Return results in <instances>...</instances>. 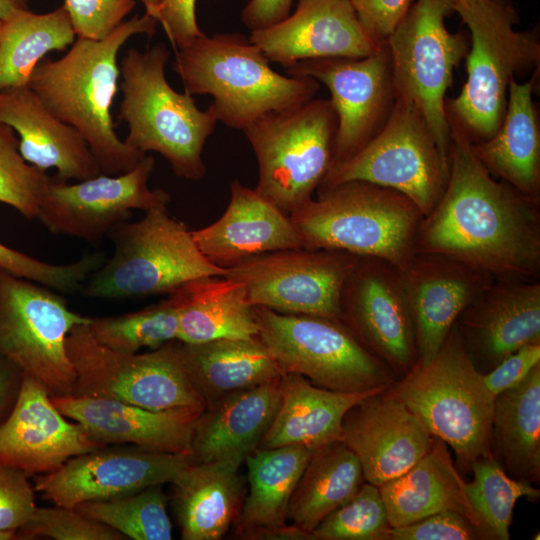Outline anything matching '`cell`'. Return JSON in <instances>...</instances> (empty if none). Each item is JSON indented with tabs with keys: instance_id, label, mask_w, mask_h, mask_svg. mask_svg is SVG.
Segmentation results:
<instances>
[{
	"instance_id": "cell-35",
	"label": "cell",
	"mask_w": 540,
	"mask_h": 540,
	"mask_svg": "<svg viewBox=\"0 0 540 540\" xmlns=\"http://www.w3.org/2000/svg\"><path fill=\"white\" fill-rule=\"evenodd\" d=\"M181 351L206 407L228 394L278 380L283 374L258 337L181 343Z\"/></svg>"
},
{
	"instance_id": "cell-1",
	"label": "cell",
	"mask_w": 540,
	"mask_h": 540,
	"mask_svg": "<svg viewBox=\"0 0 540 540\" xmlns=\"http://www.w3.org/2000/svg\"><path fill=\"white\" fill-rule=\"evenodd\" d=\"M449 126V180L419 225L414 253L442 254L494 279L539 280L540 202L490 175Z\"/></svg>"
},
{
	"instance_id": "cell-43",
	"label": "cell",
	"mask_w": 540,
	"mask_h": 540,
	"mask_svg": "<svg viewBox=\"0 0 540 540\" xmlns=\"http://www.w3.org/2000/svg\"><path fill=\"white\" fill-rule=\"evenodd\" d=\"M50 180L45 171L23 159L16 133L0 123V202L28 219L37 218Z\"/></svg>"
},
{
	"instance_id": "cell-23",
	"label": "cell",
	"mask_w": 540,
	"mask_h": 540,
	"mask_svg": "<svg viewBox=\"0 0 540 540\" xmlns=\"http://www.w3.org/2000/svg\"><path fill=\"white\" fill-rule=\"evenodd\" d=\"M249 40L285 69L306 59L366 57L382 46L364 30L349 0H299L292 15L251 31Z\"/></svg>"
},
{
	"instance_id": "cell-5",
	"label": "cell",
	"mask_w": 540,
	"mask_h": 540,
	"mask_svg": "<svg viewBox=\"0 0 540 540\" xmlns=\"http://www.w3.org/2000/svg\"><path fill=\"white\" fill-rule=\"evenodd\" d=\"M387 392L402 401L427 431L453 451L455 465L493 457L492 415L495 396L474 366L456 325L427 363L419 361Z\"/></svg>"
},
{
	"instance_id": "cell-52",
	"label": "cell",
	"mask_w": 540,
	"mask_h": 540,
	"mask_svg": "<svg viewBox=\"0 0 540 540\" xmlns=\"http://www.w3.org/2000/svg\"><path fill=\"white\" fill-rule=\"evenodd\" d=\"M293 0H250L242 10L241 20L251 31L264 29L285 19Z\"/></svg>"
},
{
	"instance_id": "cell-7",
	"label": "cell",
	"mask_w": 540,
	"mask_h": 540,
	"mask_svg": "<svg viewBox=\"0 0 540 540\" xmlns=\"http://www.w3.org/2000/svg\"><path fill=\"white\" fill-rule=\"evenodd\" d=\"M470 32L466 54L467 80L460 93L446 101L449 124L471 143L490 138L498 129L515 76L539 69L540 42L534 31H518L519 16L509 0L454 5Z\"/></svg>"
},
{
	"instance_id": "cell-54",
	"label": "cell",
	"mask_w": 540,
	"mask_h": 540,
	"mask_svg": "<svg viewBox=\"0 0 540 540\" xmlns=\"http://www.w3.org/2000/svg\"><path fill=\"white\" fill-rule=\"evenodd\" d=\"M28 8L29 0H0V19L5 20L13 13Z\"/></svg>"
},
{
	"instance_id": "cell-11",
	"label": "cell",
	"mask_w": 540,
	"mask_h": 540,
	"mask_svg": "<svg viewBox=\"0 0 540 540\" xmlns=\"http://www.w3.org/2000/svg\"><path fill=\"white\" fill-rule=\"evenodd\" d=\"M66 348L76 373L72 394L150 410L206 408L188 375L178 340L145 353H123L96 341L87 324H81L68 334Z\"/></svg>"
},
{
	"instance_id": "cell-19",
	"label": "cell",
	"mask_w": 540,
	"mask_h": 540,
	"mask_svg": "<svg viewBox=\"0 0 540 540\" xmlns=\"http://www.w3.org/2000/svg\"><path fill=\"white\" fill-rule=\"evenodd\" d=\"M192 463L175 454L135 445H104L67 460L53 472L36 478L35 490L55 505L75 508L153 485L172 483Z\"/></svg>"
},
{
	"instance_id": "cell-20",
	"label": "cell",
	"mask_w": 540,
	"mask_h": 540,
	"mask_svg": "<svg viewBox=\"0 0 540 540\" xmlns=\"http://www.w3.org/2000/svg\"><path fill=\"white\" fill-rule=\"evenodd\" d=\"M102 446L56 408L39 381L22 373L14 405L0 424V464L46 474Z\"/></svg>"
},
{
	"instance_id": "cell-22",
	"label": "cell",
	"mask_w": 540,
	"mask_h": 540,
	"mask_svg": "<svg viewBox=\"0 0 540 540\" xmlns=\"http://www.w3.org/2000/svg\"><path fill=\"white\" fill-rule=\"evenodd\" d=\"M455 325L474 366L486 374L519 348L540 343L539 280L494 279Z\"/></svg>"
},
{
	"instance_id": "cell-48",
	"label": "cell",
	"mask_w": 540,
	"mask_h": 540,
	"mask_svg": "<svg viewBox=\"0 0 540 540\" xmlns=\"http://www.w3.org/2000/svg\"><path fill=\"white\" fill-rule=\"evenodd\" d=\"M36 507L28 475L0 464V531L17 532L30 520Z\"/></svg>"
},
{
	"instance_id": "cell-29",
	"label": "cell",
	"mask_w": 540,
	"mask_h": 540,
	"mask_svg": "<svg viewBox=\"0 0 540 540\" xmlns=\"http://www.w3.org/2000/svg\"><path fill=\"white\" fill-rule=\"evenodd\" d=\"M280 401L281 378L228 394L208 405L194 428L192 463L216 460L243 462L258 448Z\"/></svg>"
},
{
	"instance_id": "cell-56",
	"label": "cell",
	"mask_w": 540,
	"mask_h": 540,
	"mask_svg": "<svg viewBox=\"0 0 540 540\" xmlns=\"http://www.w3.org/2000/svg\"><path fill=\"white\" fill-rule=\"evenodd\" d=\"M19 539L15 531H0V540H15Z\"/></svg>"
},
{
	"instance_id": "cell-34",
	"label": "cell",
	"mask_w": 540,
	"mask_h": 540,
	"mask_svg": "<svg viewBox=\"0 0 540 540\" xmlns=\"http://www.w3.org/2000/svg\"><path fill=\"white\" fill-rule=\"evenodd\" d=\"M168 300L178 317L181 343L258 337L254 306L243 285L231 277L194 279L172 292Z\"/></svg>"
},
{
	"instance_id": "cell-24",
	"label": "cell",
	"mask_w": 540,
	"mask_h": 540,
	"mask_svg": "<svg viewBox=\"0 0 540 540\" xmlns=\"http://www.w3.org/2000/svg\"><path fill=\"white\" fill-rule=\"evenodd\" d=\"M414 323L418 361L438 352L462 311L494 280L437 253H414L399 270Z\"/></svg>"
},
{
	"instance_id": "cell-57",
	"label": "cell",
	"mask_w": 540,
	"mask_h": 540,
	"mask_svg": "<svg viewBox=\"0 0 540 540\" xmlns=\"http://www.w3.org/2000/svg\"><path fill=\"white\" fill-rule=\"evenodd\" d=\"M481 1H485V0H455L454 5L466 6V5L474 4Z\"/></svg>"
},
{
	"instance_id": "cell-49",
	"label": "cell",
	"mask_w": 540,
	"mask_h": 540,
	"mask_svg": "<svg viewBox=\"0 0 540 540\" xmlns=\"http://www.w3.org/2000/svg\"><path fill=\"white\" fill-rule=\"evenodd\" d=\"M364 30L378 44L385 43L415 0H349Z\"/></svg>"
},
{
	"instance_id": "cell-33",
	"label": "cell",
	"mask_w": 540,
	"mask_h": 540,
	"mask_svg": "<svg viewBox=\"0 0 540 540\" xmlns=\"http://www.w3.org/2000/svg\"><path fill=\"white\" fill-rule=\"evenodd\" d=\"M241 461L191 463L171 483L183 540H218L241 511Z\"/></svg>"
},
{
	"instance_id": "cell-8",
	"label": "cell",
	"mask_w": 540,
	"mask_h": 540,
	"mask_svg": "<svg viewBox=\"0 0 540 540\" xmlns=\"http://www.w3.org/2000/svg\"><path fill=\"white\" fill-rule=\"evenodd\" d=\"M113 253L90 274L82 293L101 299L170 295L204 276H226L228 268L212 263L197 247L186 225L167 207L145 211L135 222L123 221L107 235Z\"/></svg>"
},
{
	"instance_id": "cell-30",
	"label": "cell",
	"mask_w": 540,
	"mask_h": 540,
	"mask_svg": "<svg viewBox=\"0 0 540 540\" xmlns=\"http://www.w3.org/2000/svg\"><path fill=\"white\" fill-rule=\"evenodd\" d=\"M538 73L539 69L533 71L525 82L511 80L498 129L470 147L490 175L540 202V123L533 101Z\"/></svg>"
},
{
	"instance_id": "cell-53",
	"label": "cell",
	"mask_w": 540,
	"mask_h": 540,
	"mask_svg": "<svg viewBox=\"0 0 540 540\" xmlns=\"http://www.w3.org/2000/svg\"><path fill=\"white\" fill-rule=\"evenodd\" d=\"M21 379L22 371L9 360L0 357V424L14 405Z\"/></svg>"
},
{
	"instance_id": "cell-3",
	"label": "cell",
	"mask_w": 540,
	"mask_h": 540,
	"mask_svg": "<svg viewBox=\"0 0 540 540\" xmlns=\"http://www.w3.org/2000/svg\"><path fill=\"white\" fill-rule=\"evenodd\" d=\"M173 71L190 95H211L217 121L244 130L262 116L314 98L320 83L284 76L270 67L262 50L240 33H204L175 51Z\"/></svg>"
},
{
	"instance_id": "cell-46",
	"label": "cell",
	"mask_w": 540,
	"mask_h": 540,
	"mask_svg": "<svg viewBox=\"0 0 540 540\" xmlns=\"http://www.w3.org/2000/svg\"><path fill=\"white\" fill-rule=\"evenodd\" d=\"M135 0H65L75 34L103 40L113 33L133 10Z\"/></svg>"
},
{
	"instance_id": "cell-40",
	"label": "cell",
	"mask_w": 540,
	"mask_h": 540,
	"mask_svg": "<svg viewBox=\"0 0 540 540\" xmlns=\"http://www.w3.org/2000/svg\"><path fill=\"white\" fill-rule=\"evenodd\" d=\"M471 471L473 479L465 483L471 505L493 540H508L515 503L522 497L537 501L540 490L510 477L493 457L476 461Z\"/></svg>"
},
{
	"instance_id": "cell-45",
	"label": "cell",
	"mask_w": 540,
	"mask_h": 540,
	"mask_svg": "<svg viewBox=\"0 0 540 540\" xmlns=\"http://www.w3.org/2000/svg\"><path fill=\"white\" fill-rule=\"evenodd\" d=\"M19 539L123 540L118 531L80 513L75 508L36 507L30 520L17 531Z\"/></svg>"
},
{
	"instance_id": "cell-58",
	"label": "cell",
	"mask_w": 540,
	"mask_h": 540,
	"mask_svg": "<svg viewBox=\"0 0 540 540\" xmlns=\"http://www.w3.org/2000/svg\"><path fill=\"white\" fill-rule=\"evenodd\" d=\"M2 20L0 19V30H1Z\"/></svg>"
},
{
	"instance_id": "cell-2",
	"label": "cell",
	"mask_w": 540,
	"mask_h": 540,
	"mask_svg": "<svg viewBox=\"0 0 540 540\" xmlns=\"http://www.w3.org/2000/svg\"><path fill=\"white\" fill-rule=\"evenodd\" d=\"M157 20L135 15L103 40L77 38L61 58H43L28 86L59 120L85 139L101 173L115 176L132 170L146 155L120 140L110 112L118 91L117 55L134 35L152 37Z\"/></svg>"
},
{
	"instance_id": "cell-31",
	"label": "cell",
	"mask_w": 540,
	"mask_h": 540,
	"mask_svg": "<svg viewBox=\"0 0 540 540\" xmlns=\"http://www.w3.org/2000/svg\"><path fill=\"white\" fill-rule=\"evenodd\" d=\"M387 389L335 391L302 375L283 373L280 405L258 448L299 445L316 450L340 440L346 412L365 397Z\"/></svg>"
},
{
	"instance_id": "cell-25",
	"label": "cell",
	"mask_w": 540,
	"mask_h": 540,
	"mask_svg": "<svg viewBox=\"0 0 540 540\" xmlns=\"http://www.w3.org/2000/svg\"><path fill=\"white\" fill-rule=\"evenodd\" d=\"M51 399L65 417L99 444H128L175 454L191 455L194 428L204 411L193 407L150 410L75 394Z\"/></svg>"
},
{
	"instance_id": "cell-36",
	"label": "cell",
	"mask_w": 540,
	"mask_h": 540,
	"mask_svg": "<svg viewBox=\"0 0 540 540\" xmlns=\"http://www.w3.org/2000/svg\"><path fill=\"white\" fill-rule=\"evenodd\" d=\"M493 458L512 478L540 481V364L518 385L494 400Z\"/></svg>"
},
{
	"instance_id": "cell-42",
	"label": "cell",
	"mask_w": 540,
	"mask_h": 540,
	"mask_svg": "<svg viewBox=\"0 0 540 540\" xmlns=\"http://www.w3.org/2000/svg\"><path fill=\"white\" fill-rule=\"evenodd\" d=\"M391 528L379 487L364 481L355 495L329 513L312 540H388Z\"/></svg>"
},
{
	"instance_id": "cell-51",
	"label": "cell",
	"mask_w": 540,
	"mask_h": 540,
	"mask_svg": "<svg viewBox=\"0 0 540 540\" xmlns=\"http://www.w3.org/2000/svg\"><path fill=\"white\" fill-rule=\"evenodd\" d=\"M538 364H540V343L528 344L483 374V379L489 391L497 396L521 383Z\"/></svg>"
},
{
	"instance_id": "cell-44",
	"label": "cell",
	"mask_w": 540,
	"mask_h": 540,
	"mask_svg": "<svg viewBox=\"0 0 540 540\" xmlns=\"http://www.w3.org/2000/svg\"><path fill=\"white\" fill-rule=\"evenodd\" d=\"M103 253H86L69 264H52L0 243V268L61 294L82 288L91 273L104 262Z\"/></svg>"
},
{
	"instance_id": "cell-28",
	"label": "cell",
	"mask_w": 540,
	"mask_h": 540,
	"mask_svg": "<svg viewBox=\"0 0 540 540\" xmlns=\"http://www.w3.org/2000/svg\"><path fill=\"white\" fill-rule=\"evenodd\" d=\"M314 450L299 446L256 448L244 461L249 494L237 518L244 539L311 540L308 532L287 526L288 506Z\"/></svg>"
},
{
	"instance_id": "cell-16",
	"label": "cell",
	"mask_w": 540,
	"mask_h": 540,
	"mask_svg": "<svg viewBox=\"0 0 540 540\" xmlns=\"http://www.w3.org/2000/svg\"><path fill=\"white\" fill-rule=\"evenodd\" d=\"M285 71L311 77L330 91L337 115L332 167L359 152L382 130L396 102L387 42L366 57L306 59Z\"/></svg>"
},
{
	"instance_id": "cell-14",
	"label": "cell",
	"mask_w": 540,
	"mask_h": 540,
	"mask_svg": "<svg viewBox=\"0 0 540 540\" xmlns=\"http://www.w3.org/2000/svg\"><path fill=\"white\" fill-rule=\"evenodd\" d=\"M449 174V156L439 148L420 111L397 97L382 130L359 152L334 165L318 189L366 181L402 193L425 216L441 198Z\"/></svg>"
},
{
	"instance_id": "cell-26",
	"label": "cell",
	"mask_w": 540,
	"mask_h": 540,
	"mask_svg": "<svg viewBox=\"0 0 540 540\" xmlns=\"http://www.w3.org/2000/svg\"><path fill=\"white\" fill-rule=\"evenodd\" d=\"M191 234L204 256L224 268L264 253L303 248L289 215L238 180L230 184L222 216Z\"/></svg>"
},
{
	"instance_id": "cell-12",
	"label": "cell",
	"mask_w": 540,
	"mask_h": 540,
	"mask_svg": "<svg viewBox=\"0 0 540 540\" xmlns=\"http://www.w3.org/2000/svg\"><path fill=\"white\" fill-rule=\"evenodd\" d=\"M90 318L70 309L61 293L0 268V357L39 381L51 397L74 391L66 340Z\"/></svg>"
},
{
	"instance_id": "cell-38",
	"label": "cell",
	"mask_w": 540,
	"mask_h": 540,
	"mask_svg": "<svg viewBox=\"0 0 540 540\" xmlns=\"http://www.w3.org/2000/svg\"><path fill=\"white\" fill-rule=\"evenodd\" d=\"M64 5L45 13L20 10L2 20L0 30V92L28 85L36 65L53 50L64 51L75 41Z\"/></svg>"
},
{
	"instance_id": "cell-55",
	"label": "cell",
	"mask_w": 540,
	"mask_h": 540,
	"mask_svg": "<svg viewBox=\"0 0 540 540\" xmlns=\"http://www.w3.org/2000/svg\"><path fill=\"white\" fill-rule=\"evenodd\" d=\"M145 6V13L154 18L155 12L162 0H140Z\"/></svg>"
},
{
	"instance_id": "cell-21",
	"label": "cell",
	"mask_w": 540,
	"mask_h": 540,
	"mask_svg": "<svg viewBox=\"0 0 540 540\" xmlns=\"http://www.w3.org/2000/svg\"><path fill=\"white\" fill-rule=\"evenodd\" d=\"M340 440L358 458L365 481L379 487L408 471L435 438L402 401L385 390L346 412Z\"/></svg>"
},
{
	"instance_id": "cell-39",
	"label": "cell",
	"mask_w": 540,
	"mask_h": 540,
	"mask_svg": "<svg viewBox=\"0 0 540 540\" xmlns=\"http://www.w3.org/2000/svg\"><path fill=\"white\" fill-rule=\"evenodd\" d=\"M162 486L153 485L110 499L83 502L75 509L127 539L170 540L172 525Z\"/></svg>"
},
{
	"instance_id": "cell-4",
	"label": "cell",
	"mask_w": 540,
	"mask_h": 540,
	"mask_svg": "<svg viewBox=\"0 0 540 540\" xmlns=\"http://www.w3.org/2000/svg\"><path fill=\"white\" fill-rule=\"evenodd\" d=\"M316 193L289 215L303 248L378 258L399 270L413 256L424 215L407 196L360 180Z\"/></svg>"
},
{
	"instance_id": "cell-10",
	"label": "cell",
	"mask_w": 540,
	"mask_h": 540,
	"mask_svg": "<svg viewBox=\"0 0 540 540\" xmlns=\"http://www.w3.org/2000/svg\"><path fill=\"white\" fill-rule=\"evenodd\" d=\"M258 339L283 373L335 391L389 388L398 378L335 318L254 306Z\"/></svg>"
},
{
	"instance_id": "cell-41",
	"label": "cell",
	"mask_w": 540,
	"mask_h": 540,
	"mask_svg": "<svg viewBox=\"0 0 540 540\" xmlns=\"http://www.w3.org/2000/svg\"><path fill=\"white\" fill-rule=\"evenodd\" d=\"M87 327L96 341L123 353L157 349L178 339V317L168 298L135 312L91 317Z\"/></svg>"
},
{
	"instance_id": "cell-18",
	"label": "cell",
	"mask_w": 540,
	"mask_h": 540,
	"mask_svg": "<svg viewBox=\"0 0 540 540\" xmlns=\"http://www.w3.org/2000/svg\"><path fill=\"white\" fill-rule=\"evenodd\" d=\"M340 320L400 378L418 361L414 323L398 268L359 257L340 294Z\"/></svg>"
},
{
	"instance_id": "cell-50",
	"label": "cell",
	"mask_w": 540,
	"mask_h": 540,
	"mask_svg": "<svg viewBox=\"0 0 540 540\" xmlns=\"http://www.w3.org/2000/svg\"><path fill=\"white\" fill-rule=\"evenodd\" d=\"M196 0H162L154 18L159 22L174 51L189 45L203 32L195 16Z\"/></svg>"
},
{
	"instance_id": "cell-13",
	"label": "cell",
	"mask_w": 540,
	"mask_h": 540,
	"mask_svg": "<svg viewBox=\"0 0 540 540\" xmlns=\"http://www.w3.org/2000/svg\"><path fill=\"white\" fill-rule=\"evenodd\" d=\"M454 3L455 0H415L386 41L396 98H404L417 107L447 156L451 139L445 94L454 68L469 50L465 34L451 33L445 25Z\"/></svg>"
},
{
	"instance_id": "cell-37",
	"label": "cell",
	"mask_w": 540,
	"mask_h": 540,
	"mask_svg": "<svg viewBox=\"0 0 540 540\" xmlns=\"http://www.w3.org/2000/svg\"><path fill=\"white\" fill-rule=\"evenodd\" d=\"M364 481L358 458L344 442L320 447L314 450L293 492L287 519L311 534L329 513L350 500Z\"/></svg>"
},
{
	"instance_id": "cell-47",
	"label": "cell",
	"mask_w": 540,
	"mask_h": 540,
	"mask_svg": "<svg viewBox=\"0 0 540 540\" xmlns=\"http://www.w3.org/2000/svg\"><path fill=\"white\" fill-rule=\"evenodd\" d=\"M492 540L481 527L455 511H441L418 521L391 527L388 540Z\"/></svg>"
},
{
	"instance_id": "cell-27",
	"label": "cell",
	"mask_w": 540,
	"mask_h": 540,
	"mask_svg": "<svg viewBox=\"0 0 540 540\" xmlns=\"http://www.w3.org/2000/svg\"><path fill=\"white\" fill-rule=\"evenodd\" d=\"M0 123L18 135L23 159L43 171L55 168V178L83 181L101 174L82 135L55 117L28 85L0 92Z\"/></svg>"
},
{
	"instance_id": "cell-6",
	"label": "cell",
	"mask_w": 540,
	"mask_h": 540,
	"mask_svg": "<svg viewBox=\"0 0 540 540\" xmlns=\"http://www.w3.org/2000/svg\"><path fill=\"white\" fill-rule=\"evenodd\" d=\"M169 59L163 43L127 50L119 67L118 119L128 125V146L159 153L176 176L196 181L206 174L202 152L218 121L209 107L200 110L192 95L171 87L165 75Z\"/></svg>"
},
{
	"instance_id": "cell-15",
	"label": "cell",
	"mask_w": 540,
	"mask_h": 540,
	"mask_svg": "<svg viewBox=\"0 0 540 540\" xmlns=\"http://www.w3.org/2000/svg\"><path fill=\"white\" fill-rule=\"evenodd\" d=\"M358 256L333 250L264 253L228 268L252 306L340 320V294Z\"/></svg>"
},
{
	"instance_id": "cell-17",
	"label": "cell",
	"mask_w": 540,
	"mask_h": 540,
	"mask_svg": "<svg viewBox=\"0 0 540 540\" xmlns=\"http://www.w3.org/2000/svg\"><path fill=\"white\" fill-rule=\"evenodd\" d=\"M155 160L145 155L129 172L68 183L51 177L37 218L53 234L99 244L117 224L127 221L134 209L167 207L171 196L150 189L148 180Z\"/></svg>"
},
{
	"instance_id": "cell-32",
	"label": "cell",
	"mask_w": 540,
	"mask_h": 540,
	"mask_svg": "<svg viewBox=\"0 0 540 540\" xmlns=\"http://www.w3.org/2000/svg\"><path fill=\"white\" fill-rule=\"evenodd\" d=\"M465 483L448 445L435 438L429 451L408 471L379 486L390 526L455 511L489 534L467 497Z\"/></svg>"
},
{
	"instance_id": "cell-9",
	"label": "cell",
	"mask_w": 540,
	"mask_h": 540,
	"mask_svg": "<svg viewBox=\"0 0 540 540\" xmlns=\"http://www.w3.org/2000/svg\"><path fill=\"white\" fill-rule=\"evenodd\" d=\"M336 131L330 99L257 119L243 130L258 163L254 190L287 215L306 204L333 165Z\"/></svg>"
}]
</instances>
